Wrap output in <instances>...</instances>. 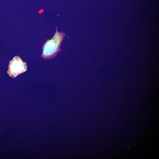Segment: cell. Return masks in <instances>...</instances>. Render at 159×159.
Wrapping results in <instances>:
<instances>
[{"mask_svg":"<svg viewBox=\"0 0 159 159\" xmlns=\"http://www.w3.org/2000/svg\"><path fill=\"white\" fill-rule=\"evenodd\" d=\"M66 34L63 32H58L57 26L56 27V31L53 37L48 39L42 47V58L45 59H52L60 51V45Z\"/></svg>","mask_w":159,"mask_h":159,"instance_id":"1","label":"cell"},{"mask_svg":"<svg viewBox=\"0 0 159 159\" xmlns=\"http://www.w3.org/2000/svg\"><path fill=\"white\" fill-rule=\"evenodd\" d=\"M27 68L26 63L23 61L18 56H16L10 61L7 73L10 76L14 78L25 72Z\"/></svg>","mask_w":159,"mask_h":159,"instance_id":"2","label":"cell"}]
</instances>
